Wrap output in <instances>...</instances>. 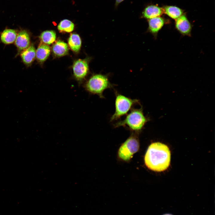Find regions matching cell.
Instances as JSON below:
<instances>
[{"label": "cell", "instance_id": "cell-18", "mask_svg": "<svg viewBox=\"0 0 215 215\" xmlns=\"http://www.w3.org/2000/svg\"><path fill=\"white\" fill-rule=\"evenodd\" d=\"M74 27V24L71 21L67 19H64L61 21L57 27L59 31L67 33L73 31Z\"/></svg>", "mask_w": 215, "mask_h": 215}, {"label": "cell", "instance_id": "cell-12", "mask_svg": "<svg viewBox=\"0 0 215 215\" xmlns=\"http://www.w3.org/2000/svg\"><path fill=\"white\" fill-rule=\"evenodd\" d=\"M17 34L16 31L14 29H5L1 33V41L5 44H12L15 42Z\"/></svg>", "mask_w": 215, "mask_h": 215}, {"label": "cell", "instance_id": "cell-9", "mask_svg": "<svg viewBox=\"0 0 215 215\" xmlns=\"http://www.w3.org/2000/svg\"><path fill=\"white\" fill-rule=\"evenodd\" d=\"M36 50L33 44H30L26 49L22 51L20 56L24 63L27 66L30 65L34 60Z\"/></svg>", "mask_w": 215, "mask_h": 215}, {"label": "cell", "instance_id": "cell-5", "mask_svg": "<svg viewBox=\"0 0 215 215\" xmlns=\"http://www.w3.org/2000/svg\"><path fill=\"white\" fill-rule=\"evenodd\" d=\"M139 143L136 136L132 135L128 138L120 147L118 155L125 161H128L136 153L139 148Z\"/></svg>", "mask_w": 215, "mask_h": 215}, {"label": "cell", "instance_id": "cell-2", "mask_svg": "<svg viewBox=\"0 0 215 215\" xmlns=\"http://www.w3.org/2000/svg\"><path fill=\"white\" fill-rule=\"evenodd\" d=\"M144 115L142 108L133 109L123 120L114 125L115 128L127 127L130 130L136 131L141 130L148 120Z\"/></svg>", "mask_w": 215, "mask_h": 215}, {"label": "cell", "instance_id": "cell-7", "mask_svg": "<svg viewBox=\"0 0 215 215\" xmlns=\"http://www.w3.org/2000/svg\"><path fill=\"white\" fill-rule=\"evenodd\" d=\"M30 39L28 32L25 30L20 31L18 33L15 44L18 50L22 51L30 45Z\"/></svg>", "mask_w": 215, "mask_h": 215}, {"label": "cell", "instance_id": "cell-10", "mask_svg": "<svg viewBox=\"0 0 215 215\" xmlns=\"http://www.w3.org/2000/svg\"><path fill=\"white\" fill-rule=\"evenodd\" d=\"M164 13L163 9L157 6L151 5L146 7L142 13L143 16L150 19L160 16Z\"/></svg>", "mask_w": 215, "mask_h": 215}, {"label": "cell", "instance_id": "cell-16", "mask_svg": "<svg viewBox=\"0 0 215 215\" xmlns=\"http://www.w3.org/2000/svg\"><path fill=\"white\" fill-rule=\"evenodd\" d=\"M69 45L73 51L77 52L79 51L81 45V40L79 35L77 34H71L68 39Z\"/></svg>", "mask_w": 215, "mask_h": 215}, {"label": "cell", "instance_id": "cell-14", "mask_svg": "<svg viewBox=\"0 0 215 215\" xmlns=\"http://www.w3.org/2000/svg\"><path fill=\"white\" fill-rule=\"evenodd\" d=\"M52 50L56 56H62L67 54L68 51V48L66 43L59 40L53 45Z\"/></svg>", "mask_w": 215, "mask_h": 215}, {"label": "cell", "instance_id": "cell-6", "mask_svg": "<svg viewBox=\"0 0 215 215\" xmlns=\"http://www.w3.org/2000/svg\"><path fill=\"white\" fill-rule=\"evenodd\" d=\"M74 77L78 81L84 79L89 70L87 62L85 59H79L74 63L73 66Z\"/></svg>", "mask_w": 215, "mask_h": 215}, {"label": "cell", "instance_id": "cell-15", "mask_svg": "<svg viewBox=\"0 0 215 215\" xmlns=\"http://www.w3.org/2000/svg\"><path fill=\"white\" fill-rule=\"evenodd\" d=\"M164 13H165L171 18L176 19L183 13L182 10L175 6H167L163 8Z\"/></svg>", "mask_w": 215, "mask_h": 215}, {"label": "cell", "instance_id": "cell-19", "mask_svg": "<svg viewBox=\"0 0 215 215\" xmlns=\"http://www.w3.org/2000/svg\"><path fill=\"white\" fill-rule=\"evenodd\" d=\"M124 0H116L115 6H117L119 4L122 2Z\"/></svg>", "mask_w": 215, "mask_h": 215}, {"label": "cell", "instance_id": "cell-4", "mask_svg": "<svg viewBox=\"0 0 215 215\" xmlns=\"http://www.w3.org/2000/svg\"><path fill=\"white\" fill-rule=\"evenodd\" d=\"M116 93L115 111L110 118V122L119 119L126 114L134 105L139 103L138 100L132 99L120 94Z\"/></svg>", "mask_w": 215, "mask_h": 215}, {"label": "cell", "instance_id": "cell-13", "mask_svg": "<svg viewBox=\"0 0 215 215\" xmlns=\"http://www.w3.org/2000/svg\"><path fill=\"white\" fill-rule=\"evenodd\" d=\"M50 53V48L49 46L45 44H40L36 50V57L40 62L45 61Z\"/></svg>", "mask_w": 215, "mask_h": 215}, {"label": "cell", "instance_id": "cell-20", "mask_svg": "<svg viewBox=\"0 0 215 215\" xmlns=\"http://www.w3.org/2000/svg\"><path fill=\"white\" fill-rule=\"evenodd\" d=\"M162 215H173V214H171L166 213V214H164Z\"/></svg>", "mask_w": 215, "mask_h": 215}, {"label": "cell", "instance_id": "cell-11", "mask_svg": "<svg viewBox=\"0 0 215 215\" xmlns=\"http://www.w3.org/2000/svg\"><path fill=\"white\" fill-rule=\"evenodd\" d=\"M148 29L153 34H156L162 28L165 23L164 19L160 16L149 19Z\"/></svg>", "mask_w": 215, "mask_h": 215}, {"label": "cell", "instance_id": "cell-8", "mask_svg": "<svg viewBox=\"0 0 215 215\" xmlns=\"http://www.w3.org/2000/svg\"><path fill=\"white\" fill-rule=\"evenodd\" d=\"M175 27L177 30L184 35H189L191 33V24L186 16L182 15L176 19Z\"/></svg>", "mask_w": 215, "mask_h": 215}, {"label": "cell", "instance_id": "cell-3", "mask_svg": "<svg viewBox=\"0 0 215 215\" xmlns=\"http://www.w3.org/2000/svg\"><path fill=\"white\" fill-rule=\"evenodd\" d=\"M113 86L110 82L108 76L101 74L92 76L85 85V90L89 93L104 98L103 92L106 89L112 88Z\"/></svg>", "mask_w": 215, "mask_h": 215}, {"label": "cell", "instance_id": "cell-17", "mask_svg": "<svg viewBox=\"0 0 215 215\" xmlns=\"http://www.w3.org/2000/svg\"><path fill=\"white\" fill-rule=\"evenodd\" d=\"M56 34L52 30H46L42 32L39 36L41 41L46 44H50L55 40Z\"/></svg>", "mask_w": 215, "mask_h": 215}, {"label": "cell", "instance_id": "cell-1", "mask_svg": "<svg viewBox=\"0 0 215 215\" xmlns=\"http://www.w3.org/2000/svg\"><path fill=\"white\" fill-rule=\"evenodd\" d=\"M171 153L168 147L160 142L152 143L145 153L144 161L150 169L158 172L163 171L169 167Z\"/></svg>", "mask_w": 215, "mask_h": 215}]
</instances>
